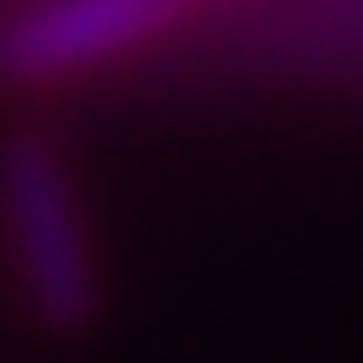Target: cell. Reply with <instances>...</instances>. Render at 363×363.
I'll use <instances>...</instances> for the list:
<instances>
[{"mask_svg": "<svg viewBox=\"0 0 363 363\" xmlns=\"http://www.w3.org/2000/svg\"><path fill=\"white\" fill-rule=\"evenodd\" d=\"M0 202H7V235H13V269H21L27 310L54 337H81L101 310V276H94V249L81 229L67 162L48 142H13L0 155Z\"/></svg>", "mask_w": 363, "mask_h": 363, "instance_id": "obj_1", "label": "cell"}, {"mask_svg": "<svg viewBox=\"0 0 363 363\" xmlns=\"http://www.w3.org/2000/svg\"><path fill=\"white\" fill-rule=\"evenodd\" d=\"M182 7L189 0H34L0 27V74L21 88L88 74L101 61L162 40L182 21Z\"/></svg>", "mask_w": 363, "mask_h": 363, "instance_id": "obj_2", "label": "cell"}]
</instances>
